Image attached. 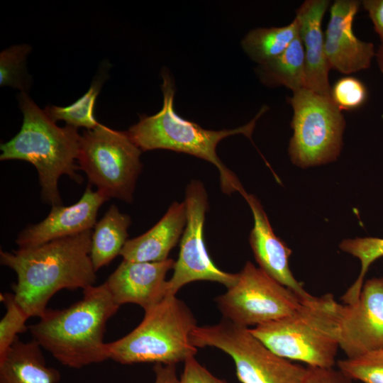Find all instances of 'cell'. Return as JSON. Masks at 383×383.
I'll list each match as a JSON object with an SVG mask.
<instances>
[{
    "label": "cell",
    "mask_w": 383,
    "mask_h": 383,
    "mask_svg": "<svg viewBox=\"0 0 383 383\" xmlns=\"http://www.w3.org/2000/svg\"><path fill=\"white\" fill-rule=\"evenodd\" d=\"M91 236L88 230L35 247L0 251L1 264L17 275L12 284L15 299L30 318H40L57 292L94 285Z\"/></svg>",
    "instance_id": "1"
},
{
    "label": "cell",
    "mask_w": 383,
    "mask_h": 383,
    "mask_svg": "<svg viewBox=\"0 0 383 383\" xmlns=\"http://www.w3.org/2000/svg\"><path fill=\"white\" fill-rule=\"evenodd\" d=\"M119 307L104 282L84 289L82 298L66 309H47L28 329L33 340L62 365L80 369L109 359L104 335Z\"/></svg>",
    "instance_id": "2"
},
{
    "label": "cell",
    "mask_w": 383,
    "mask_h": 383,
    "mask_svg": "<svg viewBox=\"0 0 383 383\" xmlns=\"http://www.w3.org/2000/svg\"><path fill=\"white\" fill-rule=\"evenodd\" d=\"M23 115L20 131L1 145V160H21L38 171L43 200L62 205L58 190L60 177L66 174L78 184L83 177L77 173L81 136L77 128L59 127L40 109L26 92L18 96Z\"/></svg>",
    "instance_id": "3"
},
{
    "label": "cell",
    "mask_w": 383,
    "mask_h": 383,
    "mask_svg": "<svg viewBox=\"0 0 383 383\" xmlns=\"http://www.w3.org/2000/svg\"><path fill=\"white\" fill-rule=\"evenodd\" d=\"M163 105L152 116H141L139 121L127 131L130 138L141 151L165 149L187 153L213 164L219 172L221 188L228 195L245 190L237 176L216 154V147L223 138L243 134L250 138L256 121L267 107L263 106L248 123L233 129L211 131L182 118L174 110L175 89L166 70L162 72Z\"/></svg>",
    "instance_id": "4"
},
{
    "label": "cell",
    "mask_w": 383,
    "mask_h": 383,
    "mask_svg": "<svg viewBox=\"0 0 383 383\" xmlns=\"http://www.w3.org/2000/svg\"><path fill=\"white\" fill-rule=\"evenodd\" d=\"M343 309L332 294L313 296L291 315L249 329L280 357L309 367H333Z\"/></svg>",
    "instance_id": "5"
},
{
    "label": "cell",
    "mask_w": 383,
    "mask_h": 383,
    "mask_svg": "<svg viewBox=\"0 0 383 383\" xmlns=\"http://www.w3.org/2000/svg\"><path fill=\"white\" fill-rule=\"evenodd\" d=\"M196 326L187 304L176 296H167L145 311L131 332L106 343L109 359L123 365L184 362L197 353L190 338Z\"/></svg>",
    "instance_id": "6"
},
{
    "label": "cell",
    "mask_w": 383,
    "mask_h": 383,
    "mask_svg": "<svg viewBox=\"0 0 383 383\" xmlns=\"http://www.w3.org/2000/svg\"><path fill=\"white\" fill-rule=\"evenodd\" d=\"M141 152L127 131L99 123L81 136L77 163L98 192L131 203L143 167Z\"/></svg>",
    "instance_id": "7"
},
{
    "label": "cell",
    "mask_w": 383,
    "mask_h": 383,
    "mask_svg": "<svg viewBox=\"0 0 383 383\" xmlns=\"http://www.w3.org/2000/svg\"><path fill=\"white\" fill-rule=\"evenodd\" d=\"M196 348L214 347L233 360L241 383H305L307 368L274 353L248 328L223 318L196 326L191 334Z\"/></svg>",
    "instance_id": "8"
},
{
    "label": "cell",
    "mask_w": 383,
    "mask_h": 383,
    "mask_svg": "<svg viewBox=\"0 0 383 383\" xmlns=\"http://www.w3.org/2000/svg\"><path fill=\"white\" fill-rule=\"evenodd\" d=\"M288 101L293 109V135L288 148L292 162L308 168L336 160L345 121L331 96L303 88L293 92Z\"/></svg>",
    "instance_id": "9"
},
{
    "label": "cell",
    "mask_w": 383,
    "mask_h": 383,
    "mask_svg": "<svg viewBox=\"0 0 383 383\" xmlns=\"http://www.w3.org/2000/svg\"><path fill=\"white\" fill-rule=\"evenodd\" d=\"M235 282L216 301L223 318L245 328L293 313L301 299L292 290L248 261Z\"/></svg>",
    "instance_id": "10"
},
{
    "label": "cell",
    "mask_w": 383,
    "mask_h": 383,
    "mask_svg": "<svg viewBox=\"0 0 383 383\" xmlns=\"http://www.w3.org/2000/svg\"><path fill=\"white\" fill-rule=\"evenodd\" d=\"M184 203L187 223L180 241L179 257L173 267V274L167 281L166 296H175L185 284L199 280L216 282L229 288L235 282L238 274L218 269L205 246L204 226L209 203L202 182L192 180L188 184Z\"/></svg>",
    "instance_id": "11"
},
{
    "label": "cell",
    "mask_w": 383,
    "mask_h": 383,
    "mask_svg": "<svg viewBox=\"0 0 383 383\" xmlns=\"http://www.w3.org/2000/svg\"><path fill=\"white\" fill-rule=\"evenodd\" d=\"M339 347L347 358L383 350V278L367 280L357 301L344 305Z\"/></svg>",
    "instance_id": "12"
},
{
    "label": "cell",
    "mask_w": 383,
    "mask_h": 383,
    "mask_svg": "<svg viewBox=\"0 0 383 383\" xmlns=\"http://www.w3.org/2000/svg\"><path fill=\"white\" fill-rule=\"evenodd\" d=\"M360 5L357 0H336L330 7L325 52L330 68L345 74L367 69L375 55L373 44L360 40L353 32Z\"/></svg>",
    "instance_id": "13"
},
{
    "label": "cell",
    "mask_w": 383,
    "mask_h": 383,
    "mask_svg": "<svg viewBox=\"0 0 383 383\" xmlns=\"http://www.w3.org/2000/svg\"><path fill=\"white\" fill-rule=\"evenodd\" d=\"M108 199L97 190L94 192L89 184L78 201L67 206H52L45 219L18 234L16 243L18 248H32L91 230L99 209Z\"/></svg>",
    "instance_id": "14"
},
{
    "label": "cell",
    "mask_w": 383,
    "mask_h": 383,
    "mask_svg": "<svg viewBox=\"0 0 383 383\" xmlns=\"http://www.w3.org/2000/svg\"><path fill=\"white\" fill-rule=\"evenodd\" d=\"M174 262L171 258L155 262L123 260L105 284L119 306L135 304L145 311L167 296L165 278Z\"/></svg>",
    "instance_id": "15"
},
{
    "label": "cell",
    "mask_w": 383,
    "mask_h": 383,
    "mask_svg": "<svg viewBox=\"0 0 383 383\" xmlns=\"http://www.w3.org/2000/svg\"><path fill=\"white\" fill-rule=\"evenodd\" d=\"M240 194L248 202L253 215L254 226L249 241L259 267L292 290L301 301L311 298L313 296L304 289L292 274L289 267L292 250L274 234L259 200L245 190Z\"/></svg>",
    "instance_id": "16"
},
{
    "label": "cell",
    "mask_w": 383,
    "mask_h": 383,
    "mask_svg": "<svg viewBox=\"0 0 383 383\" xmlns=\"http://www.w3.org/2000/svg\"><path fill=\"white\" fill-rule=\"evenodd\" d=\"M329 5V0H306L296 11L295 16L304 50L306 88L328 96L331 68L325 52L321 24Z\"/></svg>",
    "instance_id": "17"
},
{
    "label": "cell",
    "mask_w": 383,
    "mask_h": 383,
    "mask_svg": "<svg viewBox=\"0 0 383 383\" xmlns=\"http://www.w3.org/2000/svg\"><path fill=\"white\" fill-rule=\"evenodd\" d=\"M187 223L184 201H174L162 218L150 230L128 240L120 255L133 262H162L182 237Z\"/></svg>",
    "instance_id": "18"
},
{
    "label": "cell",
    "mask_w": 383,
    "mask_h": 383,
    "mask_svg": "<svg viewBox=\"0 0 383 383\" xmlns=\"http://www.w3.org/2000/svg\"><path fill=\"white\" fill-rule=\"evenodd\" d=\"M60 372L46 365L40 345L18 338L0 360V383H57Z\"/></svg>",
    "instance_id": "19"
},
{
    "label": "cell",
    "mask_w": 383,
    "mask_h": 383,
    "mask_svg": "<svg viewBox=\"0 0 383 383\" xmlns=\"http://www.w3.org/2000/svg\"><path fill=\"white\" fill-rule=\"evenodd\" d=\"M131 223L128 215L120 212L116 205L110 206L97 222L91 236L90 257L96 272L108 265L121 252L128 237Z\"/></svg>",
    "instance_id": "20"
},
{
    "label": "cell",
    "mask_w": 383,
    "mask_h": 383,
    "mask_svg": "<svg viewBox=\"0 0 383 383\" xmlns=\"http://www.w3.org/2000/svg\"><path fill=\"white\" fill-rule=\"evenodd\" d=\"M257 73L268 87L284 86L292 92L306 88L304 50L299 36L278 57L259 65Z\"/></svg>",
    "instance_id": "21"
},
{
    "label": "cell",
    "mask_w": 383,
    "mask_h": 383,
    "mask_svg": "<svg viewBox=\"0 0 383 383\" xmlns=\"http://www.w3.org/2000/svg\"><path fill=\"white\" fill-rule=\"evenodd\" d=\"M299 35L296 18L282 27L257 28L243 38L241 46L251 60L264 65L281 55Z\"/></svg>",
    "instance_id": "22"
},
{
    "label": "cell",
    "mask_w": 383,
    "mask_h": 383,
    "mask_svg": "<svg viewBox=\"0 0 383 383\" xmlns=\"http://www.w3.org/2000/svg\"><path fill=\"white\" fill-rule=\"evenodd\" d=\"M102 65L100 72L96 75L89 90L73 104L67 106H48L44 109L46 114L55 123L63 120L76 128L84 127L94 129L99 124L94 116V106L103 83L108 77L109 64Z\"/></svg>",
    "instance_id": "23"
},
{
    "label": "cell",
    "mask_w": 383,
    "mask_h": 383,
    "mask_svg": "<svg viewBox=\"0 0 383 383\" xmlns=\"http://www.w3.org/2000/svg\"><path fill=\"white\" fill-rule=\"evenodd\" d=\"M341 250L359 259L361 264L360 274L355 282L343 296L345 304L355 303L364 284V277L370 265L383 257V238L364 237L343 240L340 244Z\"/></svg>",
    "instance_id": "24"
},
{
    "label": "cell",
    "mask_w": 383,
    "mask_h": 383,
    "mask_svg": "<svg viewBox=\"0 0 383 383\" xmlns=\"http://www.w3.org/2000/svg\"><path fill=\"white\" fill-rule=\"evenodd\" d=\"M27 44L16 45L4 50L0 54V84L10 86L26 92L30 77L26 69V57L31 50Z\"/></svg>",
    "instance_id": "25"
},
{
    "label": "cell",
    "mask_w": 383,
    "mask_h": 383,
    "mask_svg": "<svg viewBox=\"0 0 383 383\" xmlns=\"http://www.w3.org/2000/svg\"><path fill=\"white\" fill-rule=\"evenodd\" d=\"M1 301L6 311L0 321V360L4 357L18 338V334L28 328L26 321L30 318L18 304L13 294H1Z\"/></svg>",
    "instance_id": "26"
},
{
    "label": "cell",
    "mask_w": 383,
    "mask_h": 383,
    "mask_svg": "<svg viewBox=\"0 0 383 383\" xmlns=\"http://www.w3.org/2000/svg\"><path fill=\"white\" fill-rule=\"evenodd\" d=\"M367 96L364 83L350 76L339 79L331 89V97L340 111L358 109L365 103Z\"/></svg>",
    "instance_id": "27"
},
{
    "label": "cell",
    "mask_w": 383,
    "mask_h": 383,
    "mask_svg": "<svg viewBox=\"0 0 383 383\" xmlns=\"http://www.w3.org/2000/svg\"><path fill=\"white\" fill-rule=\"evenodd\" d=\"M338 369L352 380L383 383V360L366 355L337 362Z\"/></svg>",
    "instance_id": "28"
},
{
    "label": "cell",
    "mask_w": 383,
    "mask_h": 383,
    "mask_svg": "<svg viewBox=\"0 0 383 383\" xmlns=\"http://www.w3.org/2000/svg\"><path fill=\"white\" fill-rule=\"evenodd\" d=\"M184 363L179 383H229L211 374L194 357L188 358Z\"/></svg>",
    "instance_id": "29"
},
{
    "label": "cell",
    "mask_w": 383,
    "mask_h": 383,
    "mask_svg": "<svg viewBox=\"0 0 383 383\" xmlns=\"http://www.w3.org/2000/svg\"><path fill=\"white\" fill-rule=\"evenodd\" d=\"M305 383H352V379L339 369L307 367Z\"/></svg>",
    "instance_id": "30"
},
{
    "label": "cell",
    "mask_w": 383,
    "mask_h": 383,
    "mask_svg": "<svg viewBox=\"0 0 383 383\" xmlns=\"http://www.w3.org/2000/svg\"><path fill=\"white\" fill-rule=\"evenodd\" d=\"M362 4L367 11L375 32L383 40V0H363Z\"/></svg>",
    "instance_id": "31"
},
{
    "label": "cell",
    "mask_w": 383,
    "mask_h": 383,
    "mask_svg": "<svg viewBox=\"0 0 383 383\" xmlns=\"http://www.w3.org/2000/svg\"><path fill=\"white\" fill-rule=\"evenodd\" d=\"M153 371L154 383H179L176 365L155 364Z\"/></svg>",
    "instance_id": "32"
},
{
    "label": "cell",
    "mask_w": 383,
    "mask_h": 383,
    "mask_svg": "<svg viewBox=\"0 0 383 383\" xmlns=\"http://www.w3.org/2000/svg\"><path fill=\"white\" fill-rule=\"evenodd\" d=\"M375 55L377 57L378 66L381 72L383 73V40L382 41L381 45Z\"/></svg>",
    "instance_id": "33"
},
{
    "label": "cell",
    "mask_w": 383,
    "mask_h": 383,
    "mask_svg": "<svg viewBox=\"0 0 383 383\" xmlns=\"http://www.w3.org/2000/svg\"><path fill=\"white\" fill-rule=\"evenodd\" d=\"M367 355L372 357H374L375 358L379 359L381 360H383V350L381 351L376 352V353H370Z\"/></svg>",
    "instance_id": "34"
}]
</instances>
